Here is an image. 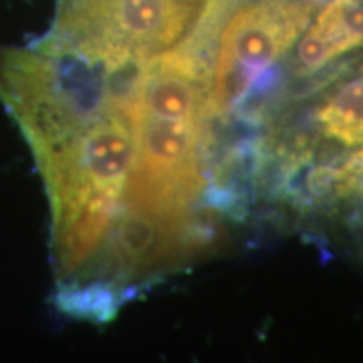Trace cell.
<instances>
[{"label":"cell","instance_id":"obj_1","mask_svg":"<svg viewBox=\"0 0 363 363\" xmlns=\"http://www.w3.org/2000/svg\"><path fill=\"white\" fill-rule=\"evenodd\" d=\"M52 214V242L84 257L106 240L133 169L135 133L121 94L88 123L34 150Z\"/></svg>","mask_w":363,"mask_h":363},{"label":"cell","instance_id":"obj_2","mask_svg":"<svg viewBox=\"0 0 363 363\" xmlns=\"http://www.w3.org/2000/svg\"><path fill=\"white\" fill-rule=\"evenodd\" d=\"M211 0H57L35 45L116 72L180 45Z\"/></svg>","mask_w":363,"mask_h":363},{"label":"cell","instance_id":"obj_3","mask_svg":"<svg viewBox=\"0 0 363 363\" xmlns=\"http://www.w3.org/2000/svg\"><path fill=\"white\" fill-rule=\"evenodd\" d=\"M326 0H238L222 22L211 65L214 118L272 86L276 65Z\"/></svg>","mask_w":363,"mask_h":363},{"label":"cell","instance_id":"obj_4","mask_svg":"<svg viewBox=\"0 0 363 363\" xmlns=\"http://www.w3.org/2000/svg\"><path fill=\"white\" fill-rule=\"evenodd\" d=\"M294 71L308 76L335 59L363 48V0H330L301 35Z\"/></svg>","mask_w":363,"mask_h":363},{"label":"cell","instance_id":"obj_5","mask_svg":"<svg viewBox=\"0 0 363 363\" xmlns=\"http://www.w3.org/2000/svg\"><path fill=\"white\" fill-rule=\"evenodd\" d=\"M313 120L331 142L350 148L363 145V66L326 94Z\"/></svg>","mask_w":363,"mask_h":363},{"label":"cell","instance_id":"obj_6","mask_svg":"<svg viewBox=\"0 0 363 363\" xmlns=\"http://www.w3.org/2000/svg\"><path fill=\"white\" fill-rule=\"evenodd\" d=\"M321 172V192L331 190L335 197L360 199L363 202V148Z\"/></svg>","mask_w":363,"mask_h":363}]
</instances>
